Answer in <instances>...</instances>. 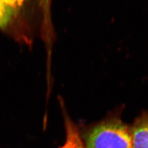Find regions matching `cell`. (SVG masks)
Listing matches in <instances>:
<instances>
[{
  "label": "cell",
  "instance_id": "cell-3",
  "mask_svg": "<svg viewBox=\"0 0 148 148\" xmlns=\"http://www.w3.org/2000/svg\"><path fill=\"white\" fill-rule=\"evenodd\" d=\"M63 112L64 125L66 131V140L60 148H86L78 128L71 120L66 111L62 101H60Z\"/></svg>",
  "mask_w": 148,
  "mask_h": 148
},
{
  "label": "cell",
  "instance_id": "cell-1",
  "mask_svg": "<svg viewBox=\"0 0 148 148\" xmlns=\"http://www.w3.org/2000/svg\"><path fill=\"white\" fill-rule=\"evenodd\" d=\"M121 106L85 128L81 136L86 148H132L129 125L122 119Z\"/></svg>",
  "mask_w": 148,
  "mask_h": 148
},
{
  "label": "cell",
  "instance_id": "cell-2",
  "mask_svg": "<svg viewBox=\"0 0 148 148\" xmlns=\"http://www.w3.org/2000/svg\"><path fill=\"white\" fill-rule=\"evenodd\" d=\"M129 126L132 148H148V111L141 112Z\"/></svg>",
  "mask_w": 148,
  "mask_h": 148
},
{
  "label": "cell",
  "instance_id": "cell-6",
  "mask_svg": "<svg viewBox=\"0 0 148 148\" xmlns=\"http://www.w3.org/2000/svg\"><path fill=\"white\" fill-rule=\"evenodd\" d=\"M6 5L12 8L19 9L23 5L24 0H0Z\"/></svg>",
  "mask_w": 148,
  "mask_h": 148
},
{
  "label": "cell",
  "instance_id": "cell-5",
  "mask_svg": "<svg viewBox=\"0 0 148 148\" xmlns=\"http://www.w3.org/2000/svg\"><path fill=\"white\" fill-rule=\"evenodd\" d=\"M18 10L0 1V29H5L14 21L18 14Z\"/></svg>",
  "mask_w": 148,
  "mask_h": 148
},
{
  "label": "cell",
  "instance_id": "cell-4",
  "mask_svg": "<svg viewBox=\"0 0 148 148\" xmlns=\"http://www.w3.org/2000/svg\"><path fill=\"white\" fill-rule=\"evenodd\" d=\"M42 13L41 36L43 42H52L55 38L51 17L52 0H36Z\"/></svg>",
  "mask_w": 148,
  "mask_h": 148
}]
</instances>
